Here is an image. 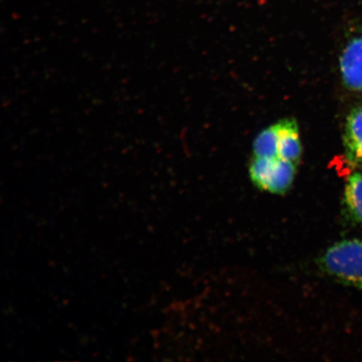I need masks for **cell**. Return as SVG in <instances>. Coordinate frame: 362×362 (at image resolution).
I'll list each match as a JSON object with an SVG mask.
<instances>
[{"label":"cell","mask_w":362,"mask_h":362,"mask_svg":"<svg viewBox=\"0 0 362 362\" xmlns=\"http://www.w3.org/2000/svg\"><path fill=\"white\" fill-rule=\"evenodd\" d=\"M347 160L362 166V107L355 108L348 116L344 133Z\"/></svg>","instance_id":"obj_5"},{"label":"cell","mask_w":362,"mask_h":362,"mask_svg":"<svg viewBox=\"0 0 362 362\" xmlns=\"http://www.w3.org/2000/svg\"><path fill=\"white\" fill-rule=\"evenodd\" d=\"M319 264L330 277L362 291V240L334 243L320 257Z\"/></svg>","instance_id":"obj_1"},{"label":"cell","mask_w":362,"mask_h":362,"mask_svg":"<svg viewBox=\"0 0 362 362\" xmlns=\"http://www.w3.org/2000/svg\"><path fill=\"white\" fill-rule=\"evenodd\" d=\"M296 164L277 158L255 157L249 169L250 178L257 187L274 194L288 191L296 176Z\"/></svg>","instance_id":"obj_2"},{"label":"cell","mask_w":362,"mask_h":362,"mask_svg":"<svg viewBox=\"0 0 362 362\" xmlns=\"http://www.w3.org/2000/svg\"><path fill=\"white\" fill-rule=\"evenodd\" d=\"M344 203L351 219L362 226V173L356 172L348 179Z\"/></svg>","instance_id":"obj_6"},{"label":"cell","mask_w":362,"mask_h":362,"mask_svg":"<svg viewBox=\"0 0 362 362\" xmlns=\"http://www.w3.org/2000/svg\"><path fill=\"white\" fill-rule=\"evenodd\" d=\"M339 70L346 87L362 90V35L351 40L339 57Z\"/></svg>","instance_id":"obj_3"},{"label":"cell","mask_w":362,"mask_h":362,"mask_svg":"<svg viewBox=\"0 0 362 362\" xmlns=\"http://www.w3.org/2000/svg\"><path fill=\"white\" fill-rule=\"evenodd\" d=\"M278 132L279 157L297 164L302 156V144L297 122L292 119L276 124Z\"/></svg>","instance_id":"obj_4"},{"label":"cell","mask_w":362,"mask_h":362,"mask_svg":"<svg viewBox=\"0 0 362 362\" xmlns=\"http://www.w3.org/2000/svg\"><path fill=\"white\" fill-rule=\"evenodd\" d=\"M253 153L255 157L277 158L278 153V132L276 124L262 130L257 135L253 144Z\"/></svg>","instance_id":"obj_7"}]
</instances>
